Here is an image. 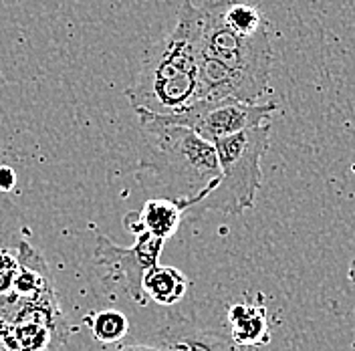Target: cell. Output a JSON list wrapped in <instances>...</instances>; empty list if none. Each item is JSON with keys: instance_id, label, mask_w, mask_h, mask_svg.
I'll list each match as a JSON object with an SVG mask.
<instances>
[{"instance_id": "30bf717a", "label": "cell", "mask_w": 355, "mask_h": 351, "mask_svg": "<svg viewBox=\"0 0 355 351\" xmlns=\"http://www.w3.org/2000/svg\"><path fill=\"white\" fill-rule=\"evenodd\" d=\"M24 214L21 208L0 192V291L12 285L19 268L21 244L24 239Z\"/></svg>"}, {"instance_id": "8992f818", "label": "cell", "mask_w": 355, "mask_h": 351, "mask_svg": "<svg viewBox=\"0 0 355 351\" xmlns=\"http://www.w3.org/2000/svg\"><path fill=\"white\" fill-rule=\"evenodd\" d=\"M166 241L150 232L135 234L132 246H119L115 242L99 234L95 239L93 261L95 266L103 273V279L117 283L128 293V297L137 305H148V297L144 293V277L146 273L159 263V255Z\"/></svg>"}, {"instance_id": "e0dca14e", "label": "cell", "mask_w": 355, "mask_h": 351, "mask_svg": "<svg viewBox=\"0 0 355 351\" xmlns=\"http://www.w3.org/2000/svg\"><path fill=\"white\" fill-rule=\"evenodd\" d=\"M347 279H349V281H352V283H354V285H355V259H354V261H352V263H349V271H347Z\"/></svg>"}, {"instance_id": "9c48e42d", "label": "cell", "mask_w": 355, "mask_h": 351, "mask_svg": "<svg viewBox=\"0 0 355 351\" xmlns=\"http://www.w3.org/2000/svg\"><path fill=\"white\" fill-rule=\"evenodd\" d=\"M190 204L184 200L155 196L144 204L139 212H128L123 216V226L132 234L150 232L164 241L172 239L184 216H188Z\"/></svg>"}, {"instance_id": "5b68a950", "label": "cell", "mask_w": 355, "mask_h": 351, "mask_svg": "<svg viewBox=\"0 0 355 351\" xmlns=\"http://www.w3.org/2000/svg\"><path fill=\"white\" fill-rule=\"evenodd\" d=\"M6 331L2 351H57L67 343L69 323L59 307L57 291L22 297L12 286L4 291Z\"/></svg>"}, {"instance_id": "8fae6325", "label": "cell", "mask_w": 355, "mask_h": 351, "mask_svg": "<svg viewBox=\"0 0 355 351\" xmlns=\"http://www.w3.org/2000/svg\"><path fill=\"white\" fill-rule=\"evenodd\" d=\"M228 335L239 348H261L270 343L266 307L261 299L250 303H234L226 313Z\"/></svg>"}, {"instance_id": "7c38bea8", "label": "cell", "mask_w": 355, "mask_h": 351, "mask_svg": "<svg viewBox=\"0 0 355 351\" xmlns=\"http://www.w3.org/2000/svg\"><path fill=\"white\" fill-rule=\"evenodd\" d=\"M141 286L148 301H154L164 307H172L186 297L190 289V279L176 266L157 263L146 273Z\"/></svg>"}, {"instance_id": "2e32d148", "label": "cell", "mask_w": 355, "mask_h": 351, "mask_svg": "<svg viewBox=\"0 0 355 351\" xmlns=\"http://www.w3.org/2000/svg\"><path fill=\"white\" fill-rule=\"evenodd\" d=\"M115 351H162L157 345H146V343H130V345H121Z\"/></svg>"}, {"instance_id": "7a4b0ae2", "label": "cell", "mask_w": 355, "mask_h": 351, "mask_svg": "<svg viewBox=\"0 0 355 351\" xmlns=\"http://www.w3.org/2000/svg\"><path fill=\"white\" fill-rule=\"evenodd\" d=\"M144 133L139 172L154 178L157 194L190 204L186 219L200 216V206L220 182V162L212 142L200 133L162 121L154 115L137 113Z\"/></svg>"}, {"instance_id": "4fadbf2b", "label": "cell", "mask_w": 355, "mask_h": 351, "mask_svg": "<svg viewBox=\"0 0 355 351\" xmlns=\"http://www.w3.org/2000/svg\"><path fill=\"white\" fill-rule=\"evenodd\" d=\"M83 321L87 323L91 335L103 345L121 343L130 333V321H128L125 313H121L117 309L95 311L91 315H85Z\"/></svg>"}, {"instance_id": "277c9868", "label": "cell", "mask_w": 355, "mask_h": 351, "mask_svg": "<svg viewBox=\"0 0 355 351\" xmlns=\"http://www.w3.org/2000/svg\"><path fill=\"white\" fill-rule=\"evenodd\" d=\"M272 121L266 119L243 132L226 135L214 142L220 162L218 188L200 206L204 210H218L224 214H243L257 202V192L263 184V155L268 148Z\"/></svg>"}, {"instance_id": "3957f363", "label": "cell", "mask_w": 355, "mask_h": 351, "mask_svg": "<svg viewBox=\"0 0 355 351\" xmlns=\"http://www.w3.org/2000/svg\"><path fill=\"white\" fill-rule=\"evenodd\" d=\"M200 6L184 0L174 28L152 46L125 97L135 113L174 115L198 99Z\"/></svg>"}, {"instance_id": "9a60e30c", "label": "cell", "mask_w": 355, "mask_h": 351, "mask_svg": "<svg viewBox=\"0 0 355 351\" xmlns=\"http://www.w3.org/2000/svg\"><path fill=\"white\" fill-rule=\"evenodd\" d=\"M15 182H17V174L12 168L8 166H0V192H10L15 188Z\"/></svg>"}, {"instance_id": "ba28073f", "label": "cell", "mask_w": 355, "mask_h": 351, "mask_svg": "<svg viewBox=\"0 0 355 351\" xmlns=\"http://www.w3.org/2000/svg\"><path fill=\"white\" fill-rule=\"evenodd\" d=\"M157 348L162 351H243L230 335L200 327L182 317L168 321L157 331Z\"/></svg>"}, {"instance_id": "5bb4252c", "label": "cell", "mask_w": 355, "mask_h": 351, "mask_svg": "<svg viewBox=\"0 0 355 351\" xmlns=\"http://www.w3.org/2000/svg\"><path fill=\"white\" fill-rule=\"evenodd\" d=\"M224 19L241 35H257L259 31L268 26L263 12L257 6L241 0H226Z\"/></svg>"}, {"instance_id": "52a82bcc", "label": "cell", "mask_w": 355, "mask_h": 351, "mask_svg": "<svg viewBox=\"0 0 355 351\" xmlns=\"http://www.w3.org/2000/svg\"><path fill=\"white\" fill-rule=\"evenodd\" d=\"M279 110L277 103L261 101H239V99H198L190 108L178 111L174 115H154L162 121L186 126L200 133L208 142L232 135L263 123ZM150 115V113H148Z\"/></svg>"}, {"instance_id": "6da1fadb", "label": "cell", "mask_w": 355, "mask_h": 351, "mask_svg": "<svg viewBox=\"0 0 355 351\" xmlns=\"http://www.w3.org/2000/svg\"><path fill=\"white\" fill-rule=\"evenodd\" d=\"M224 4L208 0L200 6L198 99L259 101L272 69L268 26L241 35L224 19Z\"/></svg>"}]
</instances>
